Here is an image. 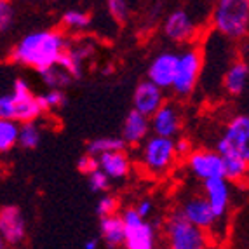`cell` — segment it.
<instances>
[{"label":"cell","mask_w":249,"mask_h":249,"mask_svg":"<svg viewBox=\"0 0 249 249\" xmlns=\"http://www.w3.org/2000/svg\"><path fill=\"white\" fill-rule=\"evenodd\" d=\"M67 46L65 35L58 30H40L28 34L13 49L11 58L19 65L35 68L37 71L46 70L58 63L61 51Z\"/></svg>","instance_id":"6da1fadb"},{"label":"cell","mask_w":249,"mask_h":249,"mask_svg":"<svg viewBox=\"0 0 249 249\" xmlns=\"http://www.w3.org/2000/svg\"><path fill=\"white\" fill-rule=\"evenodd\" d=\"M213 25L218 34L232 40L244 38L249 28V0H218Z\"/></svg>","instance_id":"7a4b0ae2"},{"label":"cell","mask_w":249,"mask_h":249,"mask_svg":"<svg viewBox=\"0 0 249 249\" xmlns=\"http://www.w3.org/2000/svg\"><path fill=\"white\" fill-rule=\"evenodd\" d=\"M167 246L173 249H202L211 244L206 230L190 223L179 211L173 213L164 223Z\"/></svg>","instance_id":"3957f363"},{"label":"cell","mask_w":249,"mask_h":249,"mask_svg":"<svg viewBox=\"0 0 249 249\" xmlns=\"http://www.w3.org/2000/svg\"><path fill=\"white\" fill-rule=\"evenodd\" d=\"M140 160H142L145 171L150 175H166L176 162L175 138L159 136V134L150 136L148 134V138L142 143Z\"/></svg>","instance_id":"277c9868"},{"label":"cell","mask_w":249,"mask_h":249,"mask_svg":"<svg viewBox=\"0 0 249 249\" xmlns=\"http://www.w3.org/2000/svg\"><path fill=\"white\" fill-rule=\"evenodd\" d=\"M216 152L220 155H235L249 160V117L237 115L227 124Z\"/></svg>","instance_id":"5b68a950"},{"label":"cell","mask_w":249,"mask_h":249,"mask_svg":"<svg viewBox=\"0 0 249 249\" xmlns=\"http://www.w3.org/2000/svg\"><path fill=\"white\" fill-rule=\"evenodd\" d=\"M124 221V242L127 249H152L155 246V229L148 223L146 218L138 214L134 208H129L122 213Z\"/></svg>","instance_id":"8992f818"},{"label":"cell","mask_w":249,"mask_h":249,"mask_svg":"<svg viewBox=\"0 0 249 249\" xmlns=\"http://www.w3.org/2000/svg\"><path fill=\"white\" fill-rule=\"evenodd\" d=\"M200 70H202V54L199 49L190 47L185 53L178 54V65L171 89L178 96H188L196 89Z\"/></svg>","instance_id":"52a82bcc"},{"label":"cell","mask_w":249,"mask_h":249,"mask_svg":"<svg viewBox=\"0 0 249 249\" xmlns=\"http://www.w3.org/2000/svg\"><path fill=\"white\" fill-rule=\"evenodd\" d=\"M13 105H14V121L28 122L37 121L38 117L44 113L38 96H35L30 89L28 82L23 79H16L13 88Z\"/></svg>","instance_id":"ba28073f"},{"label":"cell","mask_w":249,"mask_h":249,"mask_svg":"<svg viewBox=\"0 0 249 249\" xmlns=\"http://www.w3.org/2000/svg\"><path fill=\"white\" fill-rule=\"evenodd\" d=\"M185 159L192 175L202 181L223 176V159L216 150H192Z\"/></svg>","instance_id":"9c48e42d"},{"label":"cell","mask_w":249,"mask_h":249,"mask_svg":"<svg viewBox=\"0 0 249 249\" xmlns=\"http://www.w3.org/2000/svg\"><path fill=\"white\" fill-rule=\"evenodd\" d=\"M0 237L5 246H18L25 241L26 223L16 206H5L0 209Z\"/></svg>","instance_id":"30bf717a"},{"label":"cell","mask_w":249,"mask_h":249,"mask_svg":"<svg viewBox=\"0 0 249 249\" xmlns=\"http://www.w3.org/2000/svg\"><path fill=\"white\" fill-rule=\"evenodd\" d=\"M150 119V131L159 136L175 138L181 129V117H179L178 108L171 103H164L155 110Z\"/></svg>","instance_id":"8fae6325"},{"label":"cell","mask_w":249,"mask_h":249,"mask_svg":"<svg viewBox=\"0 0 249 249\" xmlns=\"http://www.w3.org/2000/svg\"><path fill=\"white\" fill-rule=\"evenodd\" d=\"M230 185L223 176H216V178L204 179V197L211 206L213 213L216 218L220 220L229 213L230 206Z\"/></svg>","instance_id":"7c38bea8"},{"label":"cell","mask_w":249,"mask_h":249,"mask_svg":"<svg viewBox=\"0 0 249 249\" xmlns=\"http://www.w3.org/2000/svg\"><path fill=\"white\" fill-rule=\"evenodd\" d=\"M176 65H178V54L176 53H162L148 67V80L159 86L160 89H171L175 80Z\"/></svg>","instance_id":"4fadbf2b"},{"label":"cell","mask_w":249,"mask_h":249,"mask_svg":"<svg viewBox=\"0 0 249 249\" xmlns=\"http://www.w3.org/2000/svg\"><path fill=\"white\" fill-rule=\"evenodd\" d=\"M162 103H164V89L150 82L148 79L138 84L133 94V107L136 112L150 117Z\"/></svg>","instance_id":"5bb4252c"},{"label":"cell","mask_w":249,"mask_h":249,"mask_svg":"<svg viewBox=\"0 0 249 249\" xmlns=\"http://www.w3.org/2000/svg\"><path fill=\"white\" fill-rule=\"evenodd\" d=\"M91 54H92L91 42H80V44H75V46L67 44L65 49L61 51V54H59L58 65L70 73L71 79H79L80 75H82L84 61Z\"/></svg>","instance_id":"9a60e30c"},{"label":"cell","mask_w":249,"mask_h":249,"mask_svg":"<svg viewBox=\"0 0 249 249\" xmlns=\"http://www.w3.org/2000/svg\"><path fill=\"white\" fill-rule=\"evenodd\" d=\"M185 218H187L190 223L197 225L199 229L202 230H211L214 227V223L218 221L216 214L213 213L211 206L206 200V197H194V199H188L187 202L183 204V208L179 209Z\"/></svg>","instance_id":"2e32d148"},{"label":"cell","mask_w":249,"mask_h":249,"mask_svg":"<svg viewBox=\"0 0 249 249\" xmlns=\"http://www.w3.org/2000/svg\"><path fill=\"white\" fill-rule=\"evenodd\" d=\"M150 131V119L143 113L136 112V110H131L127 113L122 125V140H124L125 146H140L145 142Z\"/></svg>","instance_id":"e0dca14e"},{"label":"cell","mask_w":249,"mask_h":249,"mask_svg":"<svg viewBox=\"0 0 249 249\" xmlns=\"http://www.w3.org/2000/svg\"><path fill=\"white\" fill-rule=\"evenodd\" d=\"M98 166L103 173H107L110 179H122L133 171V162H131V157L125 154V148L98 155Z\"/></svg>","instance_id":"ac0fdd59"},{"label":"cell","mask_w":249,"mask_h":249,"mask_svg":"<svg viewBox=\"0 0 249 249\" xmlns=\"http://www.w3.org/2000/svg\"><path fill=\"white\" fill-rule=\"evenodd\" d=\"M164 34L167 38L175 42H190L196 37L197 30L194 21L185 11H175L167 16L166 23H164Z\"/></svg>","instance_id":"d6986e66"},{"label":"cell","mask_w":249,"mask_h":249,"mask_svg":"<svg viewBox=\"0 0 249 249\" xmlns=\"http://www.w3.org/2000/svg\"><path fill=\"white\" fill-rule=\"evenodd\" d=\"M249 79V68L244 59H237L229 67L223 79V88L232 96H241L246 91Z\"/></svg>","instance_id":"ffe728a7"},{"label":"cell","mask_w":249,"mask_h":249,"mask_svg":"<svg viewBox=\"0 0 249 249\" xmlns=\"http://www.w3.org/2000/svg\"><path fill=\"white\" fill-rule=\"evenodd\" d=\"M100 232L103 237V242L110 248H117V246H122L124 242V221H122V216L115 214H108L101 216L100 221Z\"/></svg>","instance_id":"44dd1931"},{"label":"cell","mask_w":249,"mask_h":249,"mask_svg":"<svg viewBox=\"0 0 249 249\" xmlns=\"http://www.w3.org/2000/svg\"><path fill=\"white\" fill-rule=\"evenodd\" d=\"M223 159V178L230 183H242L248 178L249 160L235 155H221Z\"/></svg>","instance_id":"7402d4cb"},{"label":"cell","mask_w":249,"mask_h":249,"mask_svg":"<svg viewBox=\"0 0 249 249\" xmlns=\"http://www.w3.org/2000/svg\"><path fill=\"white\" fill-rule=\"evenodd\" d=\"M19 122L13 119H0V154H7L18 145Z\"/></svg>","instance_id":"603a6c76"},{"label":"cell","mask_w":249,"mask_h":249,"mask_svg":"<svg viewBox=\"0 0 249 249\" xmlns=\"http://www.w3.org/2000/svg\"><path fill=\"white\" fill-rule=\"evenodd\" d=\"M40 143V129L35 124V121L19 122L18 129V145L25 150H34Z\"/></svg>","instance_id":"cb8c5ba5"},{"label":"cell","mask_w":249,"mask_h":249,"mask_svg":"<svg viewBox=\"0 0 249 249\" xmlns=\"http://www.w3.org/2000/svg\"><path fill=\"white\" fill-rule=\"evenodd\" d=\"M42 75V80L46 82V86H49L51 89H63V88H67L68 84L71 82V77L70 73H68L65 68H61L56 63V65H53V67L46 68V70H42L40 71Z\"/></svg>","instance_id":"d4e9b609"},{"label":"cell","mask_w":249,"mask_h":249,"mask_svg":"<svg viewBox=\"0 0 249 249\" xmlns=\"http://www.w3.org/2000/svg\"><path fill=\"white\" fill-rule=\"evenodd\" d=\"M125 143L122 138L115 136H105V138H96L88 145V154L92 155H101L105 152H113V150H124Z\"/></svg>","instance_id":"484cf974"},{"label":"cell","mask_w":249,"mask_h":249,"mask_svg":"<svg viewBox=\"0 0 249 249\" xmlns=\"http://www.w3.org/2000/svg\"><path fill=\"white\" fill-rule=\"evenodd\" d=\"M63 25L67 26L68 30H84L91 25V16L84 11H67L63 14Z\"/></svg>","instance_id":"4316f807"},{"label":"cell","mask_w":249,"mask_h":249,"mask_svg":"<svg viewBox=\"0 0 249 249\" xmlns=\"http://www.w3.org/2000/svg\"><path fill=\"white\" fill-rule=\"evenodd\" d=\"M38 101H40L44 112H47V110H59L67 103V96H65L63 89H49L44 96H38Z\"/></svg>","instance_id":"83f0119b"},{"label":"cell","mask_w":249,"mask_h":249,"mask_svg":"<svg viewBox=\"0 0 249 249\" xmlns=\"http://www.w3.org/2000/svg\"><path fill=\"white\" fill-rule=\"evenodd\" d=\"M88 176H89V187H91L92 192L101 194V192H107L108 188H110V181H112V179L108 178L107 173H103L100 167L94 169L92 173H89Z\"/></svg>","instance_id":"f1b7e54d"},{"label":"cell","mask_w":249,"mask_h":249,"mask_svg":"<svg viewBox=\"0 0 249 249\" xmlns=\"http://www.w3.org/2000/svg\"><path fill=\"white\" fill-rule=\"evenodd\" d=\"M14 21V7L11 0H0V34L11 28Z\"/></svg>","instance_id":"f546056e"},{"label":"cell","mask_w":249,"mask_h":249,"mask_svg":"<svg viewBox=\"0 0 249 249\" xmlns=\"http://www.w3.org/2000/svg\"><path fill=\"white\" fill-rule=\"evenodd\" d=\"M107 7L110 16L113 18L119 23H124L127 19L129 9H127V2L125 0H107Z\"/></svg>","instance_id":"4dcf8cb0"},{"label":"cell","mask_w":249,"mask_h":249,"mask_svg":"<svg viewBox=\"0 0 249 249\" xmlns=\"http://www.w3.org/2000/svg\"><path fill=\"white\" fill-rule=\"evenodd\" d=\"M119 211V199L112 196H105L98 200V206H96V213L101 216H108V214H115Z\"/></svg>","instance_id":"1f68e13d"},{"label":"cell","mask_w":249,"mask_h":249,"mask_svg":"<svg viewBox=\"0 0 249 249\" xmlns=\"http://www.w3.org/2000/svg\"><path fill=\"white\" fill-rule=\"evenodd\" d=\"M98 157L92 154H86L82 155V157L79 159V162H77V169L82 173V175H89V173H92L94 169H98Z\"/></svg>","instance_id":"d6a6232c"},{"label":"cell","mask_w":249,"mask_h":249,"mask_svg":"<svg viewBox=\"0 0 249 249\" xmlns=\"http://www.w3.org/2000/svg\"><path fill=\"white\" fill-rule=\"evenodd\" d=\"M0 119H13L14 121V105L11 92L0 96Z\"/></svg>","instance_id":"836d02e7"},{"label":"cell","mask_w":249,"mask_h":249,"mask_svg":"<svg viewBox=\"0 0 249 249\" xmlns=\"http://www.w3.org/2000/svg\"><path fill=\"white\" fill-rule=\"evenodd\" d=\"M192 143L188 138H178L175 140V154H176V159H185L188 154L192 152Z\"/></svg>","instance_id":"e575fe53"},{"label":"cell","mask_w":249,"mask_h":249,"mask_svg":"<svg viewBox=\"0 0 249 249\" xmlns=\"http://www.w3.org/2000/svg\"><path fill=\"white\" fill-rule=\"evenodd\" d=\"M138 211V214L143 216V218H148L150 214H152V211H154V202L150 199H142L140 202L136 204V208H134Z\"/></svg>","instance_id":"d590c367"},{"label":"cell","mask_w":249,"mask_h":249,"mask_svg":"<svg viewBox=\"0 0 249 249\" xmlns=\"http://www.w3.org/2000/svg\"><path fill=\"white\" fill-rule=\"evenodd\" d=\"M98 246H100V241H96V239H94V241L86 242V244H84V248H86V249H96Z\"/></svg>","instance_id":"8d00e7d4"},{"label":"cell","mask_w":249,"mask_h":249,"mask_svg":"<svg viewBox=\"0 0 249 249\" xmlns=\"http://www.w3.org/2000/svg\"><path fill=\"white\" fill-rule=\"evenodd\" d=\"M112 70H113V67H112V65H108V67H105V73H112Z\"/></svg>","instance_id":"74e56055"},{"label":"cell","mask_w":249,"mask_h":249,"mask_svg":"<svg viewBox=\"0 0 249 249\" xmlns=\"http://www.w3.org/2000/svg\"><path fill=\"white\" fill-rule=\"evenodd\" d=\"M4 246H5V242H4V239H2V237H0V249H2V248H4Z\"/></svg>","instance_id":"f35d334b"}]
</instances>
